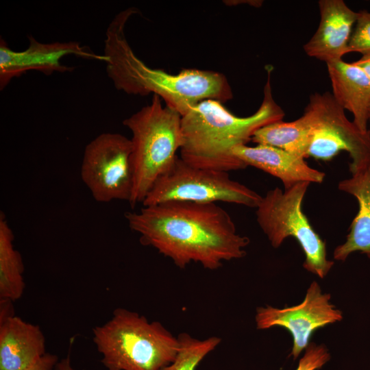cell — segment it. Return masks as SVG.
<instances>
[{
	"instance_id": "cell-1",
	"label": "cell",
	"mask_w": 370,
	"mask_h": 370,
	"mask_svg": "<svg viewBox=\"0 0 370 370\" xmlns=\"http://www.w3.org/2000/svg\"><path fill=\"white\" fill-rule=\"evenodd\" d=\"M130 228L179 268L191 262L216 270L243 258L249 238L237 233L228 212L216 203L169 201L125 215Z\"/></svg>"
},
{
	"instance_id": "cell-2",
	"label": "cell",
	"mask_w": 370,
	"mask_h": 370,
	"mask_svg": "<svg viewBox=\"0 0 370 370\" xmlns=\"http://www.w3.org/2000/svg\"><path fill=\"white\" fill-rule=\"evenodd\" d=\"M137 12L135 8H128L119 12L106 32V73L117 90L134 95H156L181 116L204 100L224 103L233 98L230 83L221 73L184 69L171 74L143 62L130 45L125 32L127 21Z\"/></svg>"
},
{
	"instance_id": "cell-3",
	"label": "cell",
	"mask_w": 370,
	"mask_h": 370,
	"mask_svg": "<svg viewBox=\"0 0 370 370\" xmlns=\"http://www.w3.org/2000/svg\"><path fill=\"white\" fill-rule=\"evenodd\" d=\"M222 103L204 100L182 116L180 157L190 165L226 172L245 169L247 166L234 155V149L246 145L256 131L282 120L285 115L273 96L271 69L267 70L262 103L253 114L237 116Z\"/></svg>"
},
{
	"instance_id": "cell-4",
	"label": "cell",
	"mask_w": 370,
	"mask_h": 370,
	"mask_svg": "<svg viewBox=\"0 0 370 370\" xmlns=\"http://www.w3.org/2000/svg\"><path fill=\"white\" fill-rule=\"evenodd\" d=\"M92 340L107 370H163L180 345L161 323L122 308L92 329Z\"/></svg>"
},
{
	"instance_id": "cell-5",
	"label": "cell",
	"mask_w": 370,
	"mask_h": 370,
	"mask_svg": "<svg viewBox=\"0 0 370 370\" xmlns=\"http://www.w3.org/2000/svg\"><path fill=\"white\" fill-rule=\"evenodd\" d=\"M132 133L133 188L129 203L143 202L157 180L173 165L183 143L182 116L153 95L149 104L123 121Z\"/></svg>"
},
{
	"instance_id": "cell-6",
	"label": "cell",
	"mask_w": 370,
	"mask_h": 370,
	"mask_svg": "<svg viewBox=\"0 0 370 370\" xmlns=\"http://www.w3.org/2000/svg\"><path fill=\"white\" fill-rule=\"evenodd\" d=\"M310 184L300 182L284 189L268 190L256 207V221L274 248L288 237L297 241L304 255V268L324 278L334 262L327 258L325 243L302 210L305 194Z\"/></svg>"
},
{
	"instance_id": "cell-7",
	"label": "cell",
	"mask_w": 370,
	"mask_h": 370,
	"mask_svg": "<svg viewBox=\"0 0 370 370\" xmlns=\"http://www.w3.org/2000/svg\"><path fill=\"white\" fill-rule=\"evenodd\" d=\"M229 172L195 167L177 156L154 183L143 206L169 201L226 202L256 208L262 196L230 177Z\"/></svg>"
},
{
	"instance_id": "cell-8",
	"label": "cell",
	"mask_w": 370,
	"mask_h": 370,
	"mask_svg": "<svg viewBox=\"0 0 370 370\" xmlns=\"http://www.w3.org/2000/svg\"><path fill=\"white\" fill-rule=\"evenodd\" d=\"M304 114L312 131L308 157L329 161L347 151L351 174L370 163V130L363 132L350 121L330 92L312 95Z\"/></svg>"
},
{
	"instance_id": "cell-9",
	"label": "cell",
	"mask_w": 370,
	"mask_h": 370,
	"mask_svg": "<svg viewBox=\"0 0 370 370\" xmlns=\"http://www.w3.org/2000/svg\"><path fill=\"white\" fill-rule=\"evenodd\" d=\"M130 139L118 133H102L84 149L81 178L98 202L130 201L133 188Z\"/></svg>"
},
{
	"instance_id": "cell-10",
	"label": "cell",
	"mask_w": 370,
	"mask_h": 370,
	"mask_svg": "<svg viewBox=\"0 0 370 370\" xmlns=\"http://www.w3.org/2000/svg\"><path fill=\"white\" fill-rule=\"evenodd\" d=\"M330 295L323 293L319 284L314 281L298 305L284 308L271 306L257 308L256 328L266 330L280 326L287 330L293 341L290 356L295 360L310 343L317 330L342 320V312L330 302Z\"/></svg>"
},
{
	"instance_id": "cell-11",
	"label": "cell",
	"mask_w": 370,
	"mask_h": 370,
	"mask_svg": "<svg viewBox=\"0 0 370 370\" xmlns=\"http://www.w3.org/2000/svg\"><path fill=\"white\" fill-rule=\"evenodd\" d=\"M29 45L23 51L12 50L5 41L0 40V89L3 90L12 78L19 77L28 71H38L45 75L54 72H71L74 67L62 64L67 56H75L87 60L102 61L108 58L104 54H97L79 42H54L42 43L32 35Z\"/></svg>"
},
{
	"instance_id": "cell-12",
	"label": "cell",
	"mask_w": 370,
	"mask_h": 370,
	"mask_svg": "<svg viewBox=\"0 0 370 370\" xmlns=\"http://www.w3.org/2000/svg\"><path fill=\"white\" fill-rule=\"evenodd\" d=\"M319 27L311 38L304 45L310 57L325 63L342 60L349 53V42L358 12L343 0H320Z\"/></svg>"
},
{
	"instance_id": "cell-13",
	"label": "cell",
	"mask_w": 370,
	"mask_h": 370,
	"mask_svg": "<svg viewBox=\"0 0 370 370\" xmlns=\"http://www.w3.org/2000/svg\"><path fill=\"white\" fill-rule=\"evenodd\" d=\"M233 153L247 166L256 167L280 179L284 189L300 182L321 184L325 176L324 172L310 167L304 158L271 146L244 145L234 148Z\"/></svg>"
},
{
	"instance_id": "cell-14",
	"label": "cell",
	"mask_w": 370,
	"mask_h": 370,
	"mask_svg": "<svg viewBox=\"0 0 370 370\" xmlns=\"http://www.w3.org/2000/svg\"><path fill=\"white\" fill-rule=\"evenodd\" d=\"M46 352L40 328L12 315L0 320V370H24Z\"/></svg>"
},
{
	"instance_id": "cell-15",
	"label": "cell",
	"mask_w": 370,
	"mask_h": 370,
	"mask_svg": "<svg viewBox=\"0 0 370 370\" xmlns=\"http://www.w3.org/2000/svg\"><path fill=\"white\" fill-rule=\"evenodd\" d=\"M332 96L353 114L354 123L362 131L369 130L370 78L354 62L343 60L326 63Z\"/></svg>"
},
{
	"instance_id": "cell-16",
	"label": "cell",
	"mask_w": 370,
	"mask_h": 370,
	"mask_svg": "<svg viewBox=\"0 0 370 370\" xmlns=\"http://www.w3.org/2000/svg\"><path fill=\"white\" fill-rule=\"evenodd\" d=\"M351 175L338 184L340 190L354 196L358 204L345 242L338 245L333 253L334 258L341 261L356 251L370 259V163Z\"/></svg>"
},
{
	"instance_id": "cell-17",
	"label": "cell",
	"mask_w": 370,
	"mask_h": 370,
	"mask_svg": "<svg viewBox=\"0 0 370 370\" xmlns=\"http://www.w3.org/2000/svg\"><path fill=\"white\" fill-rule=\"evenodd\" d=\"M311 140V128L304 114L293 121L281 120L264 125L251 138L256 145L277 147L302 158H308Z\"/></svg>"
},
{
	"instance_id": "cell-18",
	"label": "cell",
	"mask_w": 370,
	"mask_h": 370,
	"mask_svg": "<svg viewBox=\"0 0 370 370\" xmlns=\"http://www.w3.org/2000/svg\"><path fill=\"white\" fill-rule=\"evenodd\" d=\"M14 234L3 212L0 215V299L15 301L24 292V267L15 249Z\"/></svg>"
},
{
	"instance_id": "cell-19",
	"label": "cell",
	"mask_w": 370,
	"mask_h": 370,
	"mask_svg": "<svg viewBox=\"0 0 370 370\" xmlns=\"http://www.w3.org/2000/svg\"><path fill=\"white\" fill-rule=\"evenodd\" d=\"M177 338L180 345L176 358L163 370H195L199 363L221 341L217 336L200 340L186 332L180 334Z\"/></svg>"
},
{
	"instance_id": "cell-20",
	"label": "cell",
	"mask_w": 370,
	"mask_h": 370,
	"mask_svg": "<svg viewBox=\"0 0 370 370\" xmlns=\"http://www.w3.org/2000/svg\"><path fill=\"white\" fill-rule=\"evenodd\" d=\"M348 48L349 53L358 52L362 56L370 53V12H358Z\"/></svg>"
},
{
	"instance_id": "cell-21",
	"label": "cell",
	"mask_w": 370,
	"mask_h": 370,
	"mask_svg": "<svg viewBox=\"0 0 370 370\" xmlns=\"http://www.w3.org/2000/svg\"><path fill=\"white\" fill-rule=\"evenodd\" d=\"M330 354L323 344L310 342L305 349L296 370H318L330 360Z\"/></svg>"
},
{
	"instance_id": "cell-22",
	"label": "cell",
	"mask_w": 370,
	"mask_h": 370,
	"mask_svg": "<svg viewBox=\"0 0 370 370\" xmlns=\"http://www.w3.org/2000/svg\"><path fill=\"white\" fill-rule=\"evenodd\" d=\"M58 360L57 355L47 353L36 364L24 370H54Z\"/></svg>"
},
{
	"instance_id": "cell-23",
	"label": "cell",
	"mask_w": 370,
	"mask_h": 370,
	"mask_svg": "<svg viewBox=\"0 0 370 370\" xmlns=\"http://www.w3.org/2000/svg\"><path fill=\"white\" fill-rule=\"evenodd\" d=\"M223 3L226 4L227 5H236L239 4H248L249 5L256 7V8H260L263 3V1L260 0H229V1H223Z\"/></svg>"
},
{
	"instance_id": "cell-24",
	"label": "cell",
	"mask_w": 370,
	"mask_h": 370,
	"mask_svg": "<svg viewBox=\"0 0 370 370\" xmlns=\"http://www.w3.org/2000/svg\"><path fill=\"white\" fill-rule=\"evenodd\" d=\"M54 370H77V369L73 367L71 363V356L69 354H68L64 358L58 360V362H57L55 367Z\"/></svg>"
},
{
	"instance_id": "cell-25",
	"label": "cell",
	"mask_w": 370,
	"mask_h": 370,
	"mask_svg": "<svg viewBox=\"0 0 370 370\" xmlns=\"http://www.w3.org/2000/svg\"><path fill=\"white\" fill-rule=\"evenodd\" d=\"M354 62L362 68L370 78V53L362 56L359 60Z\"/></svg>"
},
{
	"instance_id": "cell-26",
	"label": "cell",
	"mask_w": 370,
	"mask_h": 370,
	"mask_svg": "<svg viewBox=\"0 0 370 370\" xmlns=\"http://www.w3.org/2000/svg\"><path fill=\"white\" fill-rule=\"evenodd\" d=\"M369 123L370 124V110H369Z\"/></svg>"
}]
</instances>
